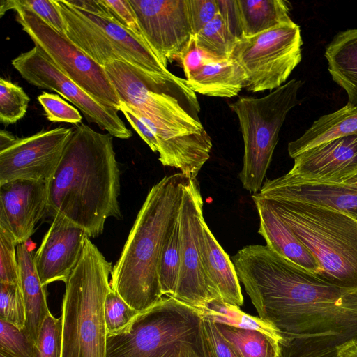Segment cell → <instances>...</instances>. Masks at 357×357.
Listing matches in <instances>:
<instances>
[{"instance_id": "1", "label": "cell", "mask_w": 357, "mask_h": 357, "mask_svg": "<svg viewBox=\"0 0 357 357\" xmlns=\"http://www.w3.org/2000/svg\"><path fill=\"white\" fill-rule=\"evenodd\" d=\"M103 68L121 101L152 130L160 162L185 174L195 172L207 155L209 137L203 132L199 103L186 79L121 61Z\"/></svg>"}, {"instance_id": "2", "label": "cell", "mask_w": 357, "mask_h": 357, "mask_svg": "<svg viewBox=\"0 0 357 357\" xmlns=\"http://www.w3.org/2000/svg\"><path fill=\"white\" fill-rule=\"evenodd\" d=\"M47 188L48 213L82 227L89 238L101 234L109 218H121L112 136L76 125Z\"/></svg>"}, {"instance_id": "3", "label": "cell", "mask_w": 357, "mask_h": 357, "mask_svg": "<svg viewBox=\"0 0 357 357\" xmlns=\"http://www.w3.org/2000/svg\"><path fill=\"white\" fill-rule=\"evenodd\" d=\"M191 177L181 172L165 176L151 188L112 268L111 288L138 312L163 297L158 277L160 255L178 220Z\"/></svg>"}, {"instance_id": "4", "label": "cell", "mask_w": 357, "mask_h": 357, "mask_svg": "<svg viewBox=\"0 0 357 357\" xmlns=\"http://www.w3.org/2000/svg\"><path fill=\"white\" fill-rule=\"evenodd\" d=\"M280 357H336L357 340V289L319 278L276 328Z\"/></svg>"}, {"instance_id": "5", "label": "cell", "mask_w": 357, "mask_h": 357, "mask_svg": "<svg viewBox=\"0 0 357 357\" xmlns=\"http://www.w3.org/2000/svg\"><path fill=\"white\" fill-rule=\"evenodd\" d=\"M106 357H214L202 312L174 297H162L107 335Z\"/></svg>"}, {"instance_id": "6", "label": "cell", "mask_w": 357, "mask_h": 357, "mask_svg": "<svg viewBox=\"0 0 357 357\" xmlns=\"http://www.w3.org/2000/svg\"><path fill=\"white\" fill-rule=\"evenodd\" d=\"M264 199L312 255L321 268L319 278L339 288L357 289L355 216L301 202Z\"/></svg>"}, {"instance_id": "7", "label": "cell", "mask_w": 357, "mask_h": 357, "mask_svg": "<svg viewBox=\"0 0 357 357\" xmlns=\"http://www.w3.org/2000/svg\"><path fill=\"white\" fill-rule=\"evenodd\" d=\"M112 264L85 240L81 258L65 282L62 357H106L104 303L111 289Z\"/></svg>"}, {"instance_id": "8", "label": "cell", "mask_w": 357, "mask_h": 357, "mask_svg": "<svg viewBox=\"0 0 357 357\" xmlns=\"http://www.w3.org/2000/svg\"><path fill=\"white\" fill-rule=\"evenodd\" d=\"M303 85L292 79L261 98L242 96L229 104L236 114L244 143L243 167L239 177L243 188L259 192L288 113L300 103Z\"/></svg>"}, {"instance_id": "9", "label": "cell", "mask_w": 357, "mask_h": 357, "mask_svg": "<svg viewBox=\"0 0 357 357\" xmlns=\"http://www.w3.org/2000/svg\"><path fill=\"white\" fill-rule=\"evenodd\" d=\"M54 1L63 20L65 36L100 66L121 61L151 73L174 75L145 40L113 19L79 9L67 0Z\"/></svg>"}, {"instance_id": "10", "label": "cell", "mask_w": 357, "mask_h": 357, "mask_svg": "<svg viewBox=\"0 0 357 357\" xmlns=\"http://www.w3.org/2000/svg\"><path fill=\"white\" fill-rule=\"evenodd\" d=\"M11 9L35 45L64 74L97 101L119 111L121 101L102 66L31 10L14 0H1V17Z\"/></svg>"}, {"instance_id": "11", "label": "cell", "mask_w": 357, "mask_h": 357, "mask_svg": "<svg viewBox=\"0 0 357 357\" xmlns=\"http://www.w3.org/2000/svg\"><path fill=\"white\" fill-rule=\"evenodd\" d=\"M302 45L301 28L293 20L238 38L231 58L245 72L244 88L259 92L283 85L301 61Z\"/></svg>"}, {"instance_id": "12", "label": "cell", "mask_w": 357, "mask_h": 357, "mask_svg": "<svg viewBox=\"0 0 357 357\" xmlns=\"http://www.w3.org/2000/svg\"><path fill=\"white\" fill-rule=\"evenodd\" d=\"M15 69L28 83L40 89L54 91L76 106L90 123H96L112 137H131L118 110L97 101L64 74L37 46L11 61Z\"/></svg>"}, {"instance_id": "13", "label": "cell", "mask_w": 357, "mask_h": 357, "mask_svg": "<svg viewBox=\"0 0 357 357\" xmlns=\"http://www.w3.org/2000/svg\"><path fill=\"white\" fill-rule=\"evenodd\" d=\"M204 221L203 200L197 178L184 189L179 214L181 266L174 298L198 309L216 299L204 273L201 236Z\"/></svg>"}, {"instance_id": "14", "label": "cell", "mask_w": 357, "mask_h": 357, "mask_svg": "<svg viewBox=\"0 0 357 357\" xmlns=\"http://www.w3.org/2000/svg\"><path fill=\"white\" fill-rule=\"evenodd\" d=\"M73 128L58 127L16 137L0 150V185L15 180L47 182L57 167Z\"/></svg>"}, {"instance_id": "15", "label": "cell", "mask_w": 357, "mask_h": 357, "mask_svg": "<svg viewBox=\"0 0 357 357\" xmlns=\"http://www.w3.org/2000/svg\"><path fill=\"white\" fill-rule=\"evenodd\" d=\"M142 33L161 60L180 57L194 35L188 0H128Z\"/></svg>"}, {"instance_id": "16", "label": "cell", "mask_w": 357, "mask_h": 357, "mask_svg": "<svg viewBox=\"0 0 357 357\" xmlns=\"http://www.w3.org/2000/svg\"><path fill=\"white\" fill-rule=\"evenodd\" d=\"M86 231L62 216L56 215L33 255L41 283L66 282L77 266L84 248Z\"/></svg>"}, {"instance_id": "17", "label": "cell", "mask_w": 357, "mask_h": 357, "mask_svg": "<svg viewBox=\"0 0 357 357\" xmlns=\"http://www.w3.org/2000/svg\"><path fill=\"white\" fill-rule=\"evenodd\" d=\"M287 176L313 182L345 184L357 176V136L325 142L294 158Z\"/></svg>"}, {"instance_id": "18", "label": "cell", "mask_w": 357, "mask_h": 357, "mask_svg": "<svg viewBox=\"0 0 357 357\" xmlns=\"http://www.w3.org/2000/svg\"><path fill=\"white\" fill-rule=\"evenodd\" d=\"M47 211L46 182L20 179L0 185V225L17 244L26 243Z\"/></svg>"}, {"instance_id": "19", "label": "cell", "mask_w": 357, "mask_h": 357, "mask_svg": "<svg viewBox=\"0 0 357 357\" xmlns=\"http://www.w3.org/2000/svg\"><path fill=\"white\" fill-rule=\"evenodd\" d=\"M257 195L266 199L301 202L357 214V190L346 184L308 181L284 174L266 179Z\"/></svg>"}, {"instance_id": "20", "label": "cell", "mask_w": 357, "mask_h": 357, "mask_svg": "<svg viewBox=\"0 0 357 357\" xmlns=\"http://www.w3.org/2000/svg\"><path fill=\"white\" fill-rule=\"evenodd\" d=\"M200 243L202 265L213 294L216 299L241 306L243 297L234 265L205 220L203 222Z\"/></svg>"}, {"instance_id": "21", "label": "cell", "mask_w": 357, "mask_h": 357, "mask_svg": "<svg viewBox=\"0 0 357 357\" xmlns=\"http://www.w3.org/2000/svg\"><path fill=\"white\" fill-rule=\"evenodd\" d=\"M252 198L259 217L258 232L266 240V245L317 277L321 268L310 252L277 215L265 199L257 194Z\"/></svg>"}, {"instance_id": "22", "label": "cell", "mask_w": 357, "mask_h": 357, "mask_svg": "<svg viewBox=\"0 0 357 357\" xmlns=\"http://www.w3.org/2000/svg\"><path fill=\"white\" fill-rule=\"evenodd\" d=\"M19 286L26 308L24 330L36 344L42 323L50 312L47 303L45 287L38 274L34 257L26 243L17 246Z\"/></svg>"}, {"instance_id": "23", "label": "cell", "mask_w": 357, "mask_h": 357, "mask_svg": "<svg viewBox=\"0 0 357 357\" xmlns=\"http://www.w3.org/2000/svg\"><path fill=\"white\" fill-rule=\"evenodd\" d=\"M195 92L208 96L232 98L244 88L246 75L231 57L208 59L192 76L185 79Z\"/></svg>"}, {"instance_id": "24", "label": "cell", "mask_w": 357, "mask_h": 357, "mask_svg": "<svg viewBox=\"0 0 357 357\" xmlns=\"http://www.w3.org/2000/svg\"><path fill=\"white\" fill-rule=\"evenodd\" d=\"M324 56L332 79L347 93V105H357V29L337 33Z\"/></svg>"}, {"instance_id": "25", "label": "cell", "mask_w": 357, "mask_h": 357, "mask_svg": "<svg viewBox=\"0 0 357 357\" xmlns=\"http://www.w3.org/2000/svg\"><path fill=\"white\" fill-rule=\"evenodd\" d=\"M357 136V105H346L319 117L298 139L288 144L291 158L321 144L340 138Z\"/></svg>"}, {"instance_id": "26", "label": "cell", "mask_w": 357, "mask_h": 357, "mask_svg": "<svg viewBox=\"0 0 357 357\" xmlns=\"http://www.w3.org/2000/svg\"><path fill=\"white\" fill-rule=\"evenodd\" d=\"M238 38H250L289 22V3L283 0H234Z\"/></svg>"}, {"instance_id": "27", "label": "cell", "mask_w": 357, "mask_h": 357, "mask_svg": "<svg viewBox=\"0 0 357 357\" xmlns=\"http://www.w3.org/2000/svg\"><path fill=\"white\" fill-rule=\"evenodd\" d=\"M215 324L241 357H280L279 341L273 337L257 330Z\"/></svg>"}, {"instance_id": "28", "label": "cell", "mask_w": 357, "mask_h": 357, "mask_svg": "<svg viewBox=\"0 0 357 357\" xmlns=\"http://www.w3.org/2000/svg\"><path fill=\"white\" fill-rule=\"evenodd\" d=\"M203 314L215 323L235 328L257 330L266 333L279 342L281 337L276 329L260 317L246 314L236 306L220 299H213L199 309Z\"/></svg>"}, {"instance_id": "29", "label": "cell", "mask_w": 357, "mask_h": 357, "mask_svg": "<svg viewBox=\"0 0 357 357\" xmlns=\"http://www.w3.org/2000/svg\"><path fill=\"white\" fill-rule=\"evenodd\" d=\"M194 36L198 47L218 60L231 58L238 40L220 11Z\"/></svg>"}, {"instance_id": "30", "label": "cell", "mask_w": 357, "mask_h": 357, "mask_svg": "<svg viewBox=\"0 0 357 357\" xmlns=\"http://www.w3.org/2000/svg\"><path fill=\"white\" fill-rule=\"evenodd\" d=\"M181 266L179 218L168 236L160 255L158 277L162 294L174 297Z\"/></svg>"}, {"instance_id": "31", "label": "cell", "mask_w": 357, "mask_h": 357, "mask_svg": "<svg viewBox=\"0 0 357 357\" xmlns=\"http://www.w3.org/2000/svg\"><path fill=\"white\" fill-rule=\"evenodd\" d=\"M30 98L23 89L3 78L0 79V122L13 124L25 115Z\"/></svg>"}, {"instance_id": "32", "label": "cell", "mask_w": 357, "mask_h": 357, "mask_svg": "<svg viewBox=\"0 0 357 357\" xmlns=\"http://www.w3.org/2000/svg\"><path fill=\"white\" fill-rule=\"evenodd\" d=\"M62 319L50 312L43 320L33 357H62Z\"/></svg>"}, {"instance_id": "33", "label": "cell", "mask_w": 357, "mask_h": 357, "mask_svg": "<svg viewBox=\"0 0 357 357\" xmlns=\"http://www.w3.org/2000/svg\"><path fill=\"white\" fill-rule=\"evenodd\" d=\"M0 319L24 328L26 308L19 284L0 283Z\"/></svg>"}, {"instance_id": "34", "label": "cell", "mask_w": 357, "mask_h": 357, "mask_svg": "<svg viewBox=\"0 0 357 357\" xmlns=\"http://www.w3.org/2000/svg\"><path fill=\"white\" fill-rule=\"evenodd\" d=\"M34 347L24 328L0 319V350L15 357H33Z\"/></svg>"}, {"instance_id": "35", "label": "cell", "mask_w": 357, "mask_h": 357, "mask_svg": "<svg viewBox=\"0 0 357 357\" xmlns=\"http://www.w3.org/2000/svg\"><path fill=\"white\" fill-rule=\"evenodd\" d=\"M138 313L112 288L104 303V315L107 335L124 328Z\"/></svg>"}, {"instance_id": "36", "label": "cell", "mask_w": 357, "mask_h": 357, "mask_svg": "<svg viewBox=\"0 0 357 357\" xmlns=\"http://www.w3.org/2000/svg\"><path fill=\"white\" fill-rule=\"evenodd\" d=\"M17 246L11 233L0 225V283L19 284Z\"/></svg>"}, {"instance_id": "37", "label": "cell", "mask_w": 357, "mask_h": 357, "mask_svg": "<svg viewBox=\"0 0 357 357\" xmlns=\"http://www.w3.org/2000/svg\"><path fill=\"white\" fill-rule=\"evenodd\" d=\"M46 118L52 122H63L78 124L82 122L80 112L59 95L43 92L38 96Z\"/></svg>"}, {"instance_id": "38", "label": "cell", "mask_w": 357, "mask_h": 357, "mask_svg": "<svg viewBox=\"0 0 357 357\" xmlns=\"http://www.w3.org/2000/svg\"><path fill=\"white\" fill-rule=\"evenodd\" d=\"M103 2L108 9L109 17L146 40L128 0H103Z\"/></svg>"}, {"instance_id": "39", "label": "cell", "mask_w": 357, "mask_h": 357, "mask_svg": "<svg viewBox=\"0 0 357 357\" xmlns=\"http://www.w3.org/2000/svg\"><path fill=\"white\" fill-rule=\"evenodd\" d=\"M19 6L28 8L57 31L64 33V23L54 0H14Z\"/></svg>"}, {"instance_id": "40", "label": "cell", "mask_w": 357, "mask_h": 357, "mask_svg": "<svg viewBox=\"0 0 357 357\" xmlns=\"http://www.w3.org/2000/svg\"><path fill=\"white\" fill-rule=\"evenodd\" d=\"M188 6L194 35L219 13L218 0H188Z\"/></svg>"}, {"instance_id": "41", "label": "cell", "mask_w": 357, "mask_h": 357, "mask_svg": "<svg viewBox=\"0 0 357 357\" xmlns=\"http://www.w3.org/2000/svg\"><path fill=\"white\" fill-rule=\"evenodd\" d=\"M204 325L214 357H241L222 337L215 323L204 315Z\"/></svg>"}, {"instance_id": "42", "label": "cell", "mask_w": 357, "mask_h": 357, "mask_svg": "<svg viewBox=\"0 0 357 357\" xmlns=\"http://www.w3.org/2000/svg\"><path fill=\"white\" fill-rule=\"evenodd\" d=\"M208 59H215L203 52L197 45L193 35L180 57L185 79L197 72ZM218 60V59H217Z\"/></svg>"}, {"instance_id": "43", "label": "cell", "mask_w": 357, "mask_h": 357, "mask_svg": "<svg viewBox=\"0 0 357 357\" xmlns=\"http://www.w3.org/2000/svg\"><path fill=\"white\" fill-rule=\"evenodd\" d=\"M119 111L123 112L130 126L153 152H158V142L149 126L123 102Z\"/></svg>"}, {"instance_id": "44", "label": "cell", "mask_w": 357, "mask_h": 357, "mask_svg": "<svg viewBox=\"0 0 357 357\" xmlns=\"http://www.w3.org/2000/svg\"><path fill=\"white\" fill-rule=\"evenodd\" d=\"M336 357H357V340L340 347Z\"/></svg>"}, {"instance_id": "45", "label": "cell", "mask_w": 357, "mask_h": 357, "mask_svg": "<svg viewBox=\"0 0 357 357\" xmlns=\"http://www.w3.org/2000/svg\"><path fill=\"white\" fill-rule=\"evenodd\" d=\"M345 184L351 186V188L357 190V176L350 179Z\"/></svg>"}, {"instance_id": "46", "label": "cell", "mask_w": 357, "mask_h": 357, "mask_svg": "<svg viewBox=\"0 0 357 357\" xmlns=\"http://www.w3.org/2000/svg\"><path fill=\"white\" fill-rule=\"evenodd\" d=\"M0 357H15V356H13L1 350H0Z\"/></svg>"}, {"instance_id": "47", "label": "cell", "mask_w": 357, "mask_h": 357, "mask_svg": "<svg viewBox=\"0 0 357 357\" xmlns=\"http://www.w3.org/2000/svg\"><path fill=\"white\" fill-rule=\"evenodd\" d=\"M354 216H355L357 219V214H355V215H353Z\"/></svg>"}]
</instances>
